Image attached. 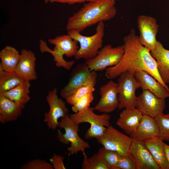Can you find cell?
Wrapping results in <instances>:
<instances>
[{
	"label": "cell",
	"mask_w": 169,
	"mask_h": 169,
	"mask_svg": "<svg viewBox=\"0 0 169 169\" xmlns=\"http://www.w3.org/2000/svg\"><path fill=\"white\" fill-rule=\"evenodd\" d=\"M123 41L124 53L123 57L117 65L106 69V77L112 79L119 77L125 72L134 74L137 71L143 70L163 85L168 87L159 74L156 61L151 55L150 51L141 44L133 28L124 37Z\"/></svg>",
	"instance_id": "6da1fadb"
},
{
	"label": "cell",
	"mask_w": 169,
	"mask_h": 169,
	"mask_svg": "<svg viewBox=\"0 0 169 169\" xmlns=\"http://www.w3.org/2000/svg\"><path fill=\"white\" fill-rule=\"evenodd\" d=\"M117 0H97L85 4L68 18L66 29H74L81 33L93 25L111 19L116 14Z\"/></svg>",
	"instance_id": "7a4b0ae2"
},
{
	"label": "cell",
	"mask_w": 169,
	"mask_h": 169,
	"mask_svg": "<svg viewBox=\"0 0 169 169\" xmlns=\"http://www.w3.org/2000/svg\"><path fill=\"white\" fill-rule=\"evenodd\" d=\"M48 41L50 44L54 45V48L51 49L47 44H45L42 47V52L51 54L57 67H63L66 69H70L72 65V62L65 60L63 56L65 55L68 57H74L79 48L78 45V42L68 34L49 39Z\"/></svg>",
	"instance_id": "3957f363"
},
{
	"label": "cell",
	"mask_w": 169,
	"mask_h": 169,
	"mask_svg": "<svg viewBox=\"0 0 169 169\" xmlns=\"http://www.w3.org/2000/svg\"><path fill=\"white\" fill-rule=\"evenodd\" d=\"M104 28V22L99 23L97 26L95 33L88 36L81 34L76 29L67 31V34L80 44V47L74 57L76 60L84 59L87 60L96 56L102 47Z\"/></svg>",
	"instance_id": "277c9868"
},
{
	"label": "cell",
	"mask_w": 169,
	"mask_h": 169,
	"mask_svg": "<svg viewBox=\"0 0 169 169\" xmlns=\"http://www.w3.org/2000/svg\"><path fill=\"white\" fill-rule=\"evenodd\" d=\"M94 108L89 107L85 110L70 114L69 117L75 124L83 123L90 124V127L84 135L87 139L97 138L102 136L106 128L110 125V116L107 113L99 115L94 111Z\"/></svg>",
	"instance_id": "5b68a950"
},
{
	"label": "cell",
	"mask_w": 169,
	"mask_h": 169,
	"mask_svg": "<svg viewBox=\"0 0 169 169\" xmlns=\"http://www.w3.org/2000/svg\"><path fill=\"white\" fill-rule=\"evenodd\" d=\"M58 127L65 131L63 134L58 130L57 137L59 142L64 144L70 143L67 149L69 155L77 154L79 151L83 153L85 152L86 149L90 148L89 143L82 139L78 134L79 125L75 123L69 114L61 118Z\"/></svg>",
	"instance_id": "8992f818"
},
{
	"label": "cell",
	"mask_w": 169,
	"mask_h": 169,
	"mask_svg": "<svg viewBox=\"0 0 169 169\" xmlns=\"http://www.w3.org/2000/svg\"><path fill=\"white\" fill-rule=\"evenodd\" d=\"M124 53L123 44L113 47L111 44H108L102 47L95 57L85 60V63L91 71H103L118 64Z\"/></svg>",
	"instance_id": "52a82bcc"
},
{
	"label": "cell",
	"mask_w": 169,
	"mask_h": 169,
	"mask_svg": "<svg viewBox=\"0 0 169 169\" xmlns=\"http://www.w3.org/2000/svg\"><path fill=\"white\" fill-rule=\"evenodd\" d=\"M117 90L119 110L136 107V91L140 88L134 74L126 72L121 74L118 79Z\"/></svg>",
	"instance_id": "ba28073f"
},
{
	"label": "cell",
	"mask_w": 169,
	"mask_h": 169,
	"mask_svg": "<svg viewBox=\"0 0 169 169\" xmlns=\"http://www.w3.org/2000/svg\"><path fill=\"white\" fill-rule=\"evenodd\" d=\"M96 139L99 143L107 149L115 151L121 155H130L132 139L111 125L106 128L102 136Z\"/></svg>",
	"instance_id": "9c48e42d"
},
{
	"label": "cell",
	"mask_w": 169,
	"mask_h": 169,
	"mask_svg": "<svg viewBox=\"0 0 169 169\" xmlns=\"http://www.w3.org/2000/svg\"><path fill=\"white\" fill-rule=\"evenodd\" d=\"M46 100L49 110L44 114V121L49 129L54 131L58 127V119L68 114L69 110L65 103L58 97L56 88L48 92Z\"/></svg>",
	"instance_id": "30bf717a"
},
{
	"label": "cell",
	"mask_w": 169,
	"mask_h": 169,
	"mask_svg": "<svg viewBox=\"0 0 169 169\" xmlns=\"http://www.w3.org/2000/svg\"><path fill=\"white\" fill-rule=\"evenodd\" d=\"M97 76L96 72L91 71L85 62L78 64L72 70L68 83L61 90V96L65 99L81 85L97 79Z\"/></svg>",
	"instance_id": "8fae6325"
},
{
	"label": "cell",
	"mask_w": 169,
	"mask_h": 169,
	"mask_svg": "<svg viewBox=\"0 0 169 169\" xmlns=\"http://www.w3.org/2000/svg\"><path fill=\"white\" fill-rule=\"evenodd\" d=\"M137 24L141 43L150 51L154 50L158 42L156 36L159 28L156 19L151 16L140 15L137 17Z\"/></svg>",
	"instance_id": "7c38bea8"
},
{
	"label": "cell",
	"mask_w": 169,
	"mask_h": 169,
	"mask_svg": "<svg viewBox=\"0 0 169 169\" xmlns=\"http://www.w3.org/2000/svg\"><path fill=\"white\" fill-rule=\"evenodd\" d=\"M165 99L157 97L150 91L142 90L136 97V108L143 115L155 118L163 113Z\"/></svg>",
	"instance_id": "4fadbf2b"
},
{
	"label": "cell",
	"mask_w": 169,
	"mask_h": 169,
	"mask_svg": "<svg viewBox=\"0 0 169 169\" xmlns=\"http://www.w3.org/2000/svg\"><path fill=\"white\" fill-rule=\"evenodd\" d=\"M118 83L110 80L100 88V98L94 107V110L108 113L118 108L119 101L117 90Z\"/></svg>",
	"instance_id": "5bb4252c"
},
{
	"label": "cell",
	"mask_w": 169,
	"mask_h": 169,
	"mask_svg": "<svg viewBox=\"0 0 169 169\" xmlns=\"http://www.w3.org/2000/svg\"><path fill=\"white\" fill-rule=\"evenodd\" d=\"M130 155L135 161L136 169H161L153 158L144 141L132 139Z\"/></svg>",
	"instance_id": "9a60e30c"
},
{
	"label": "cell",
	"mask_w": 169,
	"mask_h": 169,
	"mask_svg": "<svg viewBox=\"0 0 169 169\" xmlns=\"http://www.w3.org/2000/svg\"><path fill=\"white\" fill-rule=\"evenodd\" d=\"M134 75L142 90H148L161 99L169 97V88L163 85L147 72L138 70Z\"/></svg>",
	"instance_id": "2e32d148"
},
{
	"label": "cell",
	"mask_w": 169,
	"mask_h": 169,
	"mask_svg": "<svg viewBox=\"0 0 169 169\" xmlns=\"http://www.w3.org/2000/svg\"><path fill=\"white\" fill-rule=\"evenodd\" d=\"M20 54V59L15 72L25 80H36L38 76L35 70L36 58L35 54L25 49H22Z\"/></svg>",
	"instance_id": "e0dca14e"
},
{
	"label": "cell",
	"mask_w": 169,
	"mask_h": 169,
	"mask_svg": "<svg viewBox=\"0 0 169 169\" xmlns=\"http://www.w3.org/2000/svg\"><path fill=\"white\" fill-rule=\"evenodd\" d=\"M142 115L136 107L126 108L120 113L116 124L126 133L131 135L136 130Z\"/></svg>",
	"instance_id": "ac0fdd59"
},
{
	"label": "cell",
	"mask_w": 169,
	"mask_h": 169,
	"mask_svg": "<svg viewBox=\"0 0 169 169\" xmlns=\"http://www.w3.org/2000/svg\"><path fill=\"white\" fill-rule=\"evenodd\" d=\"M159 133L158 127L155 118L143 115L136 130L130 136L132 139L144 141L159 137Z\"/></svg>",
	"instance_id": "d6986e66"
},
{
	"label": "cell",
	"mask_w": 169,
	"mask_h": 169,
	"mask_svg": "<svg viewBox=\"0 0 169 169\" xmlns=\"http://www.w3.org/2000/svg\"><path fill=\"white\" fill-rule=\"evenodd\" d=\"M25 105L0 95V122L3 124L16 120L21 115Z\"/></svg>",
	"instance_id": "ffe728a7"
},
{
	"label": "cell",
	"mask_w": 169,
	"mask_h": 169,
	"mask_svg": "<svg viewBox=\"0 0 169 169\" xmlns=\"http://www.w3.org/2000/svg\"><path fill=\"white\" fill-rule=\"evenodd\" d=\"M150 53L156 60L159 74L163 82L169 84V50L158 41L155 49Z\"/></svg>",
	"instance_id": "44dd1931"
},
{
	"label": "cell",
	"mask_w": 169,
	"mask_h": 169,
	"mask_svg": "<svg viewBox=\"0 0 169 169\" xmlns=\"http://www.w3.org/2000/svg\"><path fill=\"white\" fill-rule=\"evenodd\" d=\"M144 142L153 158L161 169H169L165 155V143L158 137L147 140Z\"/></svg>",
	"instance_id": "7402d4cb"
},
{
	"label": "cell",
	"mask_w": 169,
	"mask_h": 169,
	"mask_svg": "<svg viewBox=\"0 0 169 169\" xmlns=\"http://www.w3.org/2000/svg\"><path fill=\"white\" fill-rule=\"evenodd\" d=\"M20 58V54L15 48L7 46L0 52V67L6 71H15Z\"/></svg>",
	"instance_id": "603a6c76"
},
{
	"label": "cell",
	"mask_w": 169,
	"mask_h": 169,
	"mask_svg": "<svg viewBox=\"0 0 169 169\" xmlns=\"http://www.w3.org/2000/svg\"><path fill=\"white\" fill-rule=\"evenodd\" d=\"M30 86V81L24 80L15 87L0 95L4 96L16 102L25 105L30 100L29 94Z\"/></svg>",
	"instance_id": "cb8c5ba5"
},
{
	"label": "cell",
	"mask_w": 169,
	"mask_h": 169,
	"mask_svg": "<svg viewBox=\"0 0 169 169\" xmlns=\"http://www.w3.org/2000/svg\"><path fill=\"white\" fill-rule=\"evenodd\" d=\"M24 80L16 72L6 71L0 67V94L13 89Z\"/></svg>",
	"instance_id": "d4e9b609"
},
{
	"label": "cell",
	"mask_w": 169,
	"mask_h": 169,
	"mask_svg": "<svg viewBox=\"0 0 169 169\" xmlns=\"http://www.w3.org/2000/svg\"><path fill=\"white\" fill-rule=\"evenodd\" d=\"M96 80H90L77 88L65 99L67 103L72 105L84 95L89 93H93L95 90Z\"/></svg>",
	"instance_id": "484cf974"
},
{
	"label": "cell",
	"mask_w": 169,
	"mask_h": 169,
	"mask_svg": "<svg viewBox=\"0 0 169 169\" xmlns=\"http://www.w3.org/2000/svg\"><path fill=\"white\" fill-rule=\"evenodd\" d=\"M84 159L81 164L82 169H110L97 153L88 157L85 152L83 153Z\"/></svg>",
	"instance_id": "4316f807"
},
{
	"label": "cell",
	"mask_w": 169,
	"mask_h": 169,
	"mask_svg": "<svg viewBox=\"0 0 169 169\" xmlns=\"http://www.w3.org/2000/svg\"><path fill=\"white\" fill-rule=\"evenodd\" d=\"M97 153L110 169H115V167L121 155L115 151L107 149L103 146L99 148Z\"/></svg>",
	"instance_id": "83f0119b"
},
{
	"label": "cell",
	"mask_w": 169,
	"mask_h": 169,
	"mask_svg": "<svg viewBox=\"0 0 169 169\" xmlns=\"http://www.w3.org/2000/svg\"><path fill=\"white\" fill-rule=\"evenodd\" d=\"M155 119L159 129L158 137L163 141H169V113H163Z\"/></svg>",
	"instance_id": "f1b7e54d"
},
{
	"label": "cell",
	"mask_w": 169,
	"mask_h": 169,
	"mask_svg": "<svg viewBox=\"0 0 169 169\" xmlns=\"http://www.w3.org/2000/svg\"><path fill=\"white\" fill-rule=\"evenodd\" d=\"M94 99L93 92L84 95L72 105V111L76 113L85 110L90 107Z\"/></svg>",
	"instance_id": "f546056e"
},
{
	"label": "cell",
	"mask_w": 169,
	"mask_h": 169,
	"mask_svg": "<svg viewBox=\"0 0 169 169\" xmlns=\"http://www.w3.org/2000/svg\"><path fill=\"white\" fill-rule=\"evenodd\" d=\"M21 169H54L52 165L45 160L36 159L29 161Z\"/></svg>",
	"instance_id": "4dcf8cb0"
},
{
	"label": "cell",
	"mask_w": 169,
	"mask_h": 169,
	"mask_svg": "<svg viewBox=\"0 0 169 169\" xmlns=\"http://www.w3.org/2000/svg\"><path fill=\"white\" fill-rule=\"evenodd\" d=\"M115 169H136L134 160L130 155H121L115 167Z\"/></svg>",
	"instance_id": "1f68e13d"
},
{
	"label": "cell",
	"mask_w": 169,
	"mask_h": 169,
	"mask_svg": "<svg viewBox=\"0 0 169 169\" xmlns=\"http://www.w3.org/2000/svg\"><path fill=\"white\" fill-rule=\"evenodd\" d=\"M50 163L54 169H65L64 157L61 155L54 153L50 159Z\"/></svg>",
	"instance_id": "d6a6232c"
},
{
	"label": "cell",
	"mask_w": 169,
	"mask_h": 169,
	"mask_svg": "<svg viewBox=\"0 0 169 169\" xmlns=\"http://www.w3.org/2000/svg\"><path fill=\"white\" fill-rule=\"evenodd\" d=\"M96 0H45L44 2L45 3L57 2L72 5L76 3H81L85 2H90Z\"/></svg>",
	"instance_id": "836d02e7"
},
{
	"label": "cell",
	"mask_w": 169,
	"mask_h": 169,
	"mask_svg": "<svg viewBox=\"0 0 169 169\" xmlns=\"http://www.w3.org/2000/svg\"><path fill=\"white\" fill-rule=\"evenodd\" d=\"M164 149L166 160L169 163V145L165 143Z\"/></svg>",
	"instance_id": "e575fe53"
}]
</instances>
